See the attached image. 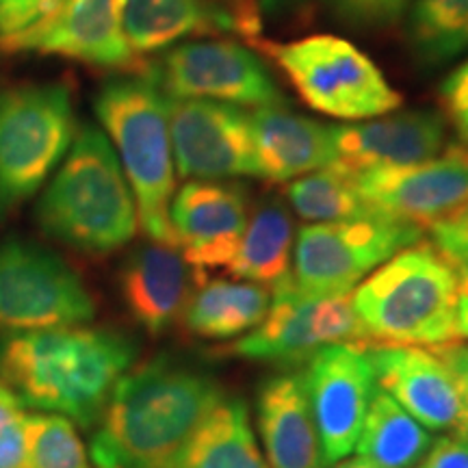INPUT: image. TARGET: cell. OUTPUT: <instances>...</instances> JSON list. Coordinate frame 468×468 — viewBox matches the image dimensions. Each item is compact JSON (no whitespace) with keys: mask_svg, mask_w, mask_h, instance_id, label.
<instances>
[{"mask_svg":"<svg viewBox=\"0 0 468 468\" xmlns=\"http://www.w3.org/2000/svg\"><path fill=\"white\" fill-rule=\"evenodd\" d=\"M224 397L218 379L172 354L134 365L98 420L93 466L165 468Z\"/></svg>","mask_w":468,"mask_h":468,"instance_id":"1","label":"cell"},{"mask_svg":"<svg viewBox=\"0 0 468 468\" xmlns=\"http://www.w3.org/2000/svg\"><path fill=\"white\" fill-rule=\"evenodd\" d=\"M137 362V343L87 324L25 332L0 341V382L25 408L74 425L101 420L115 384Z\"/></svg>","mask_w":468,"mask_h":468,"instance_id":"2","label":"cell"},{"mask_svg":"<svg viewBox=\"0 0 468 468\" xmlns=\"http://www.w3.org/2000/svg\"><path fill=\"white\" fill-rule=\"evenodd\" d=\"M46 237L87 256H109L134 239L137 204L113 144L101 128L76 131L61 167L35 207Z\"/></svg>","mask_w":468,"mask_h":468,"instance_id":"3","label":"cell"},{"mask_svg":"<svg viewBox=\"0 0 468 468\" xmlns=\"http://www.w3.org/2000/svg\"><path fill=\"white\" fill-rule=\"evenodd\" d=\"M458 280L431 241L397 251L351 297L365 347H438L458 341Z\"/></svg>","mask_w":468,"mask_h":468,"instance_id":"4","label":"cell"},{"mask_svg":"<svg viewBox=\"0 0 468 468\" xmlns=\"http://www.w3.org/2000/svg\"><path fill=\"white\" fill-rule=\"evenodd\" d=\"M93 111L131 185L142 230L152 241L176 245L169 221L176 169L167 96L148 76L113 79L101 87Z\"/></svg>","mask_w":468,"mask_h":468,"instance_id":"5","label":"cell"},{"mask_svg":"<svg viewBox=\"0 0 468 468\" xmlns=\"http://www.w3.org/2000/svg\"><path fill=\"white\" fill-rule=\"evenodd\" d=\"M261 48L282 69L310 109L336 120L360 122L393 113L401 93L360 48L335 35H310L292 42L259 39Z\"/></svg>","mask_w":468,"mask_h":468,"instance_id":"6","label":"cell"},{"mask_svg":"<svg viewBox=\"0 0 468 468\" xmlns=\"http://www.w3.org/2000/svg\"><path fill=\"white\" fill-rule=\"evenodd\" d=\"M72 93L61 83L0 91V221L42 189L76 137Z\"/></svg>","mask_w":468,"mask_h":468,"instance_id":"7","label":"cell"},{"mask_svg":"<svg viewBox=\"0 0 468 468\" xmlns=\"http://www.w3.org/2000/svg\"><path fill=\"white\" fill-rule=\"evenodd\" d=\"M96 314L90 289L61 256L28 241H0V341L25 332L90 324Z\"/></svg>","mask_w":468,"mask_h":468,"instance_id":"8","label":"cell"},{"mask_svg":"<svg viewBox=\"0 0 468 468\" xmlns=\"http://www.w3.org/2000/svg\"><path fill=\"white\" fill-rule=\"evenodd\" d=\"M354 343L365 347L351 292L313 295L297 286L292 273L271 286L265 319L248 336L226 345L221 354L267 365L297 367L325 345Z\"/></svg>","mask_w":468,"mask_h":468,"instance_id":"9","label":"cell"},{"mask_svg":"<svg viewBox=\"0 0 468 468\" xmlns=\"http://www.w3.org/2000/svg\"><path fill=\"white\" fill-rule=\"evenodd\" d=\"M419 241L423 230L384 218L308 224L297 232L292 280L313 295H343Z\"/></svg>","mask_w":468,"mask_h":468,"instance_id":"10","label":"cell"},{"mask_svg":"<svg viewBox=\"0 0 468 468\" xmlns=\"http://www.w3.org/2000/svg\"><path fill=\"white\" fill-rule=\"evenodd\" d=\"M148 79L167 98H200L256 109L284 104L265 61L230 39L172 46L148 68Z\"/></svg>","mask_w":468,"mask_h":468,"instance_id":"11","label":"cell"},{"mask_svg":"<svg viewBox=\"0 0 468 468\" xmlns=\"http://www.w3.org/2000/svg\"><path fill=\"white\" fill-rule=\"evenodd\" d=\"M356 185L373 218L434 228L468 207V148L449 145L444 154L417 165L362 172Z\"/></svg>","mask_w":468,"mask_h":468,"instance_id":"12","label":"cell"},{"mask_svg":"<svg viewBox=\"0 0 468 468\" xmlns=\"http://www.w3.org/2000/svg\"><path fill=\"white\" fill-rule=\"evenodd\" d=\"M303 382L321 442L324 468L356 449L378 384L362 345H325L306 362Z\"/></svg>","mask_w":468,"mask_h":468,"instance_id":"13","label":"cell"},{"mask_svg":"<svg viewBox=\"0 0 468 468\" xmlns=\"http://www.w3.org/2000/svg\"><path fill=\"white\" fill-rule=\"evenodd\" d=\"M174 163L185 180L256 176L250 113L200 98H167Z\"/></svg>","mask_w":468,"mask_h":468,"instance_id":"14","label":"cell"},{"mask_svg":"<svg viewBox=\"0 0 468 468\" xmlns=\"http://www.w3.org/2000/svg\"><path fill=\"white\" fill-rule=\"evenodd\" d=\"M250 219V197L243 185L226 180H186L174 196L169 221L176 245L196 276L226 269L237 254Z\"/></svg>","mask_w":468,"mask_h":468,"instance_id":"15","label":"cell"},{"mask_svg":"<svg viewBox=\"0 0 468 468\" xmlns=\"http://www.w3.org/2000/svg\"><path fill=\"white\" fill-rule=\"evenodd\" d=\"M0 48L57 55L111 69H128L137 63L122 31V0H66L37 25L3 35Z\"/></svg>","mask_w":468,"mask_h":468,"instance_id":"16","label":"cell"},{"mask_svg":"<svg viewBox=\"0 0 468 468\" xmlns=\"http://www.w3.org/2000/svg\"><path fill=\"white\" fill-rule=\"evenodd\" d=\"M122 31L134 55L172 48L191 35L232 33L259 42L256 0H122Z\"/></svg>","mask_w":468,"mask_h":468,"instance_id":"17","label":"cell"},{"mask_svg":"<svg viewBox=\"0 0 468 468\" xmlns=\"http://www.w3.org/2000/svg\"><path fill=\"white\" fill-rule=\"evenodd\" d=\"M376 384L431 431L468 436V419L444 362L427 347L367 345Z\"/></svg>","mask_w":468,"mask_h":468,"instance_id":"18","label":"cell"},{"mask_svg":"<svg viewBox=\"0 0 468 468\" xmlns=\"http://www.w3.org/2000/svg\"><path fill=\"white\" fill-rule=\"evenodd\" d=\"M332 128L336 148L335 165L351 176L436 159L447 137L442 115L425 109L386 113L371 122Z\"/></svg>","mask_w":468,"mask_h":468,"instance_id":"19","label":"cell"},{"mask_svg":"<svg viewBox=\"0 0 468 468\" xmlns=\"http://www.w3.org/2000/svg\"><path fill=\"white\" fill-rule=\"evenodd\" d=\"M196 276L178 245L145 241L120 269L122 302L134 324L150 336H161L180 319Z\"/></svg>","mask_w":468,"mask_h":468,"instance_id":"20","label":"cell"},{"mask_svg":"<svg viewBox=\"0 0 468 468\" xmlns=\"http://www.w3.org/2000/svg\"><path fill=\"white\" fill-rule=\"evenodd\" d=\"M256 176L269 183H291L336 163L335 128L297 115L284 104L250 113Z\"/></svg>","mask_w":468,"mask_h":468,"instance_id":"21","label":"cell"},{"mask_svg":"<svg viewBox=\"0 0 468 468\" xmlns=\"http://www.w3.org/2000/svg\"><path fill=\"white\" fill-rule=\"evenodd\" d=\"M256 419L269 468H324L303 373H278L261 384Z\"/></svg>","mask_w":468,"mask_h":468,"instance_id":"22","label":"cell"},{"mask_svg":"<svg viewBox=\"0 0 468 468\" xmlns=\"http://www.w3.org/2000/svg\"><path fill=\"white\" fill-rule=\"evenodd\" d=\"M186 300L180 321L185 332L204 341H226L254 330L265 319L271 291L243 280H204Z\"/></svg>","mask_w":468,"mask_h":468,"instance_id":"23","label":"cell"},{"mask_svg":"<svg viewBox=\"0 0 468 468\" xmlns=\"http://www.w3.org/2000/svg\"><path fill=\"white\" fill-rule=\"evenodd\" d=\"M165 468H269L245 401L224 397Z\"/></svg>","mask_w":468,"mask_h":468,"instance_id":"24","label":"cell"},{"mask_svg":"<svg viewBox=\"0 0 468 468\" xmlns=\"http://www.w3.org/2000/svg\"><path fill=\"white\" fill-rule=\"evenodd\" d=\"M292 219L278 200L261 202L248 219L237 254L224 271L232 280L276 284L291 273Z\"/></svg>","mask_w":468,"mask_h":468,"instance_id":"25","label":"cell"},{"mask_svg":"<svg viewBox=\"0 0 468 468\" xmlns=\"http://www.w3.org/2000/svg\"><path fill=\"white\" fill-rule=\"evenodd\" d=\"M427 427L410 417L382 388H376L356 442L360 458L379 468H414L431 447Z\"/></svg>","mask_w":468,"mask_h":468,"instance_id":"26","label":"cell"},{"mask_svg":"<svg viewBox=\"0 0 468 468\" xmlns=\"http://www.w3.org/2000/svg\"><path fill=\"white\" fill-rule=\"evenodd\" d=\"M291 208L308 224H335V221L373 218L362 202L356 176L338 165L319 169L286 186Z\"/></svg>","mask_w":468,"mask_h":468,"instance_id":"27","label":"cell"},{"mask_svg":"<svg viewBox=\"0 0 468 468\" xmlns=\"http://www.w3.org/2000/svg\"><path fill=\"white\" fill-rule=\"evenodd\" d=\"M410 42L420 61L441 66L468 50V0H412Z\"/></svg>","mask_w":468,"mask_h":468,"instance_id":"28","label":"cell"},{"mask_svg":"<svg viewBox=\"0 0 468 468\" xmlns=\"http://www.w3.org/2000/svg\"><path fill=\"white\" fill-rule=\"evenodd\" d=\"M27 468H96L76 425L58 414H28Z\"/></svg>","mask_w":468,"mask_h":468,"instance_id":"29","label":"cell"},{"mask_svg":"<svg viewBox=\"0 0 468 468\" xmlns=\"http://www.w3.org/2000/svg\"><path fill=\"white\" fill-rule=\"evenodd\" d=\"M27 419L20 399L0 382V468H27Z\"/></svg>","mask_w":468,"mask_h":468,"instance_id":"30","label":"cell"},{"mask_svg":"<svg viewBox=\"0 0 468 468\" xmlns=\"http://www.w3.org/2000/svg\"><path fill=\"white\" fill-rule=\"evenodd\" d=\"M410 0H327L343 22L354 27H386L399 20Z\"/></svg>","mask_w":468,"mask_h":468,"instance_id":"31","label":"cell"},{"mask_svg":"<svg viewBox=\"0 0 468 468\" xmlns=\"http://www.w3.org/2000/svg\"><path fill=\"white\" fill-rule=\"evenodd\" d=\"M442 111L449 117L462 145L468 148V61L455 68L441 87Z\"/></svg>","mask_w":468,"mask_h":468,"instance_id":"32","label":"cell"},{"mask_svg":"<svg viewBox=\"0 0 468 468\" xmlns=\"http://www.w3.org/2000/svg\"><path fill=\"white\" fill-rule=\"evenodd\" d=\"M63 3L66 0H0V37L37 25Z\"/></svg>","mask_w":468,"mask_h":468,"instance_id":"33","label":"cell"},{"mask_svg":"<svg viewBox=\"0 0 468 468\" xmlns=\"http://www.w3.org/2000/svg\"><path fill=\"white\" fill-rule=\"evenodd\" d=\"M431 230V243L441 251V256L452 267L458 280L460 295L468 297V234L458 232L447 224H436Z\"/></svg>","mask_w":468,"mask_h":468,"instance_id":"34","label":"cell"},{"mask_svg":"<svg viewBox=\"0 0 468 468\" xmlns=\"http://www.w3.org/2000/svg\"><path fill=\"white\" fill-rule=\"evenodd\" d=\"M414 468H468V436H441Z\"/></svg>","mask_w":468,"mask_h":468,"instance_id":"35","label":"cell"},{"mask_svg":"<svg viewBox=\"0 0 468 468\" xmlns=\"http://www.w3.org/2000/svg\"><path fill=\"white\" fill-rule=\"evenodd\" d=\"M431 349L444 362V367L452 371L458 386L462 403H464V412L468 419V341H453L447 345H438V347H427Z\"/></svg>","mask_w":468,"mask_h":468,"instance_id":"36","label":"cell"},{"mask_svg":"<svg viewBox=\"0 0 468 468\" xmlns=\"http://www.w3.org/2000/svg\"><path fill=\"white\" fill-rule=\"evenodd\" d=\"M259 3V9L262 16H282L286 11L300 7L306 0H256Z\"/></svg>","mask_w":468,"mask_h":468,"instance_id":"37","label":"cell"},{"mask_svg":"<svg viewBox=\"0 0 468 468\" xmlns=\"http://www.w3.org/2000/svg\"><path fill=\"white\" fill-rule=\"evenodd\" d=\"M455 324H458V341H468V297L464 295H460Z\"/></svg>","mask_w":468,"mask_h":468,"instance_id":"38","label":"cell"},{"mask_svg":"<svg viewBox=\"0 0 468 468\" xmlns=\"http://www.w3.org/2000/svg\"><path fill=\"white\" fill-rule=\"evenodd\" d=\"M442 224L455 228V230H458V232L468 234V207L464 210H460V213L455 215V218H452L449 221H442Z\"/></svg>","mask_w":468,"mask_h":468,"instance_id":"39","label":"cell"},{"mask_svg":"<svg viewBox=\"0 0 468 468\" xmlns=\"http://www.w3.org/2000/svg\"><path fill=\"white\" fill-rule=\"evenodd\" d=\"M336 468H379V466H376L373 464V462H368V460H365V458H351V460H345V462H341V464H338Z\"/></svg>","mask_w":468,"mask_h":468,"instance_id":"40","label":"cell"}]
</instances>
